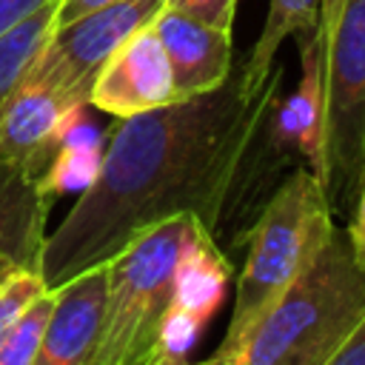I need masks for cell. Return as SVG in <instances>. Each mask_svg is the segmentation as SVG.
Listing matches in <instances>:
<instances>
[{
    "label": "cell",
    "instance_id": "obj_1",
    "mask_svg": "<svg viewBox=\"0 0 365 365\" xmlns=\"http://www.w3.org/2000/svg\"><path fill=\"white\" fill-rule=\"evenodd\" d=\"M279 86L282 68H271L257 94L231 74L214 91L117 120L94 177L46 234V288L106 262L140 231L177 214L197 217L217 240L234 194L257 165Z\"/></svg>",
    "mask_w": 365,
    "mask_h": 365
},
{
    "label": "cell",
    "instance_id": "obj_2",
    "mask_svg": "<svg viewBox=\"0 0 365 365\" xmlns=\"http://www.w3.org/2000/svg\"><path fill=\"white\" fill-rule=\"evenodd\" d=\"M197 217L154 222L106 259V302L86 365H177L188 339L180 328V262Z\"/></svg>",
    "mask_w": 365,
    "mask_h": 365
},
{
    "label": "cell",
    "instance_id": "obj_3",
    "mask_svg": "<svg viewBox=\"0 0 365 365\" xmlns=\"http://www.w3.org/2000/svg\"><path fill=\"white\" fill-rule=\"evenodd\" d=\"M336 220L325 200L322 182L311 168H294L265 200L257 222L248 228L245 262L237 277V294L222 342L208 356L211 365L231 362L251 331L265 319L277 299L314 262Z\"/></svg>",
    "mask_w": 365,
    "mask_h": 365
},
{
    "label": "cell",
    "instance_id": "obj_4",
    "mask_svg": "<svg viewBox=\"0 0 365 365\" xmlns=\"http://www.w3.org/2000/svg\"><path fill=\"white\" fill-rule=\"evenodd\" d=\"M365 319V259L348 231L331 237L251 331L242 351L222 365H325Z\"/></svg>",
    "mask_w": 365,
    "mask_h": 365
},
{
    "label": "cell",
    "instance_id": "obj_5",
    "mask_svg": "<svg viewBox=\"0 0 365 365\" xmlns=\"http://www.w3.org/2000/svg\"><path fill=\"white\" fill-rule=\"evenodd\" d=\"M314 177L322 182L334 220H351L365 185V0H345L325 40Z\"/></svg>",
    "mask_w": 365,
    "mask_h": 365
},
{
    "label": "cell",
    "instance_id": "obj_6",
    "mask_svg": "<svg viewBox=\"0 0 365 365\" xmlns=\"http://www.w3.org/2000/svg\"><path fill=\"white\" fill-rule=\"evenodd\" d=\"M163 6L165 0H120L86 11L66 26H54L20 83L51 86L88 103V91L100 66L125 37L148 26Z\"/></svg>",
    "mask_w": 365,
    "mask_h": 365
},
{
    "label": "cell",
    "instance_id": "obj_7",
    "mask_svg": "<svg viewBox=\"0 0 365 365\" xmlns=\"http://www.w3.org/2000/svg\"><path fill=\"white\" fill-rule=\"evenodd\" d=\"M88 103L40 83H20L0 111V160L43 180Z\"/></svg>",
    "mask_w": 365,
    "mask_h": 365
},
{
    "label": "cell",
    "instance_id": "obj_8",
    "mask_svg": "<svg viewBox=\"0 0 365 365\" xmlns=\"http://www.w3.org/2000/svg\"><path fill=\"white\" fill-rule=\"evenodd\" d=\"M177 100L171 63L154 26L137 29L125 37L94 74L88 103L117 120L134 117Z\"/></svg>",
    "mask_w": 365,
    "mask_h": 365
},
{
    "label": "cell",
    "instance_id": "obj_9",
    "mask_svg": "<svg viewBox=\"0 0 365 365\" xmlns=\"http://www.w3.org/2000/svg\"><path fill=\"white\" fill-rule=\"evenodd\" d=\"M106 262L51 288V311L31 365H86L106 302Z\"/></svg>",
    "mask_w": 365,
    "mask_h": 365
},
{
    "label": "cell",
    "instance_id": "obj_10",
    "mask_svg": "<svg viewBox=\"0 0 365 365\" xmlns=\"http://www.w3.org/2000/svg\"><path fill=\"white\" fill-rule=\"evenodd\" d=\"M171 63L177 100L220 88L231 77V34L197 23L180 11L160 9L151 20Z\"/></svg>",
    "mask_w": 365,
    "mask_h": 365
},
{
    "label": "cell",
    "instance_id": "obj_11",
    "mask_svg": "<svg viewBox=\"0 0 365 365\" xmlns=\"http://www.w3.org/2000/svg\"><path fill=\"white\" fill-rule=\"evenodd\" d=\"M54 194L0 160V282L17 268H37Z\"/></svg>",
    "mask_w": 365,
    "mask_h": 365
},
{
    "label": "cell",
    "instance_id": "obj_12",
    "mask_svg": "<svg viewBox=\"0 0 365 365\" xmlns=\"http://www.w3.org/2000/svg\"><path fill=\"white\" fill-rule=\"evenodd\" d=\"M319 26V0H271L265 26L240 68V80L248 94H257L274 68V57L288 37L314 31Z\"/></svg>",
    "mask_w": 365,
    "mask_h": 365
},
{
    "label": "cell",
    "instance_id": "obj_13",
    "mask_svg": "<svg viewBox=\"0 0 365 365\" xmlns=\"http://www.w3.org/2000/svg\"><path fill=\"white\" fill-rule=\"evenodd\" d=\"M54 9H57V0L46 3L34 14L11 26L6 34H0V111L14 94V88L20 86L31 60L40 54L48 34L54 31Z\"/></svg>",
    "mask_w": 365,
    "mask_h": 365
},
{
    "label": "cell",
    "instance_id": "obj_14",
    "mask_svg": "<svg viewBox=\"0 0 365 365\" xmlns=\"http://www.w3.org/2000/svg\"><path fill=\"white\" fill-rule=\"evenodd\" d=\"M48 291L37 268H17L0 282V345L11 334L20 314L43 294Z\"/></svg>",
    "mask_w": 365,
    "mask_h": 365
},
{
    "label": "cell",
    "instance_id": "obj_15",
    "mask_svg": "<svg viewBox=\"0 0 365 365\" xmlns=\"http://www.w3.org/2000/svg\"><path fill=\"white\" fill-rule=\"evenodd\" d=\"M165 9L180 11L197 23H205L211 29L228 31L234 26V11H237V0H165Z\"/></svg>",
    "mask_w": 365,
    "mask_h": 365
},
{
    "label": "cell",
    "instance_id": "obj_16",
    "mask_svg": "<svg viewBox=\"0 0 365 365\" xmlns=\"http://www.w3.org/2000/svg\"><path fill=\"white\" fill-rule=\"evenodd\" d=\"M325 365H365V319L356 325V331L334 351V356Z\"/></svg>",
    "mask_w": 365,
    "mask_h": 365
},
{
    "label": "cell",
    "instance_id": "obj_17",
    "mask_svg": "<svg viewBox=\"0 0 365 365\" xmlns=\"http://www.w3.org/2000/svg\"><path fill=\"white\" fill-rule=\"evenodd\" d=\"M46 3H51V0H0V34H6L11 26L26 20Z\"/></svg>",
    "mask_w": 365,
    "mask_h": 365
},
{
    "label": "cell",
    "instance_id": "obj_18",
    "mask_svg": "<svg viewBox=\"0 0 365 365\" xmlns=\"http://www.w3.org/2000/svg\"><path fill=\"white\" fill-rule=\"evenodd\" d=\"M111 3H120V0H57L54 26H66V23L77 20L80 14L94 11V9H103V6H111Z\"/></svg>",
    "mask_w": 365,
    "mask_h": 365
},
{
    "label": "cell",
    "instance_id": "obj_19",
    "mask_svg": "<svg viewBox=\"0 0 365 365\" xmlns=\"http://www.w3.org/2000/svg\"><path fill=\"white\" fill-rule=\"evenodd\" d=\"M345 231H348V240H351L356 257L365 259V185H362V194H359V200H356V208H354V214H351Z\"/></svg>",
    "mask_w": 365,
    "mask_h": 365
},
{
    "label": "cell",
    "instance_id": "obj_20",
    "mask_svg": "<svg viewBox=\"0 0 365 365\" xmlns=\"http://www.w3.org/2000/svg\"><path fill=\"white\" fill-rule=\"evenodd\" d=\"M342 3L345 0H319V29L328 40V34L334 31L336 20H339V11H342Z\"/></svg>",
    "mask_w": 365,
    "mask_h": 365
},
{
    "label": "cell",
    "instance_id": "obj_21",
    "mask_svg": "<svg viewBox=\"0 0 365 365\" xmlns=\"http://www.w3.org/2000/svg\"><path fill=\"white\" fill-rule=\"evenodd\" d=\"M177 365H205V362H188V359H185V362H177Z\"/></svg>",
    "mask_w": 365,
    "mask_h": 365
},
{
    "label": "cell",
    "instance_id": "obj_22",
    "mask_svg": "<svg viewBox=\"0 0 365 365\" xmlns=\"http://www.w3.org/2000/svg\"><path fill=\"white\" fill-rule=\"evenodd\" d=\"M205 365H211V362H208V359H205Z\"/></svg>",
    "mask_w": 365,
    "mask_h": 365
}]
</instances>
